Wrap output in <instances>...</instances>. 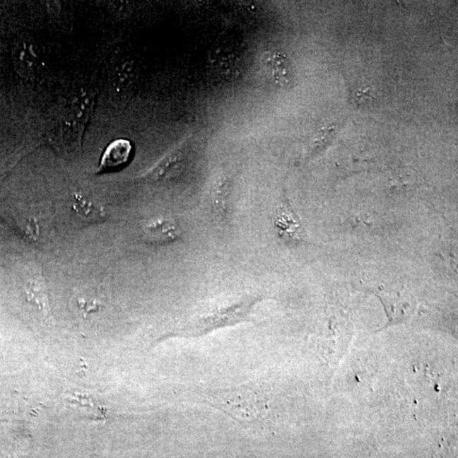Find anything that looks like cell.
Masks as SVG:
<instances>
[{"label":"cell","mask_w":458,"mask_h":458,"mask_svg":"<svg viewBox=\"0 0 458 458\" xmlns=\"http://www.w3.org/2000/svg\"><path fill=\"white\" fill-rule=\"evenodd\" d=\"M144 237L153 244H168L180 240L182 235L180 227L171 218H155L143 224Z\"/></svg>","instance_id":"cell-1"},{"label":"cell","mask_w":458,"mask_h":458,"mask_svg":"<svg viewBox=\"0 0 458 458\" xmlns=\"http://www.w3.org/2000/svg\"><path fill=\"white\" fill-rule=\"evenodd\" d=\"M229 187L230 186H229L228 181L225 178L216 182L213 189H212L216 207L224 206V203L227 201L229 194Z\"/></svg>","instance_id":"cell-8"},{"label":"cell","mask_w":458,"mask_h":458,"mask_svg":"<svg viewBox=\"0 0 458 458\" xmlns=\"http://www.w3.org/2000/svg\"><path fill=\"white\" fill-rule=\"evenodd\" d=\"M274 224L283 240L287 242L303 240L300 220L288 203L283 202L276 210Z\"/></svg>","instance_id":"cell-2"},{"label":"cell","mask_w":458,"mask_h":458,"mask_svg":"<svg viewBox=\"0 0 458 458\" xmlns=\"http://www.w3.org/2000/svg\"><path fill=\"white\" fill-rule=\"evenodd\" d=\"M72 209L85 222H99L105 218L106 213L104 208L97 205L81 193L74 194Z\"/></svg>","instance_id":"cell-5"},{"label":"cell","mask_w":458,"mask_h":458,"mask_svg":"<svg viewBox=\"0 0 458 458\" xmlns=\"http://www.w3.org/2000/svg\"><path fill=\"white\" fill-rule=\"evenodd\" d=\"M184 161V151L182 148L170 153L152 170L148 177L154 180H164L174 175Z\"/></svg>","instance_id":"cell-4"},{"label":"cell","mask_w":458,"mask_h":458,"mask_svg":"<svg viewBox=\"0 0 458 458\" xmlns=\"http://www.w3.org/2000/svg\"><path fill=\"white\" fill-rule=\"evenodd\" d=\"M133 146L127 139H117L110 143L102 156L100 171L122 167L129 161Z\"/></svg>","instance_id":"cell-3"},{"label":"cell","mask_w":458,"mask_h":458,"mask_svg":"<svg viewBox=\"0 0 458 458\" xmlns=\"http://www.w3.org/2000/svg\"><path fill=\"white\" fill-rule=\"evenodd\" d=\"M271 71L276 83L281 86H288L291 83V69L286 55L276 51L271 58Z\"/></svg>","instance_id":"cell-6"},{"label":"cell","mask_w":458,"mask_h":458,"mask_svg":"<svg viewBox=\"0 0 458 458\" xmlns=\"http://www.w3.org/2000/svg\"><path fill=\"white\" fill-rule=\"evenodd\" d=\"M25 295L30 303L40 305L45 309L47 305L46 288L44 278L41 275L33 276L25 286Z\"/></svg>","instance_id":"cell-7"}]
</instances>
